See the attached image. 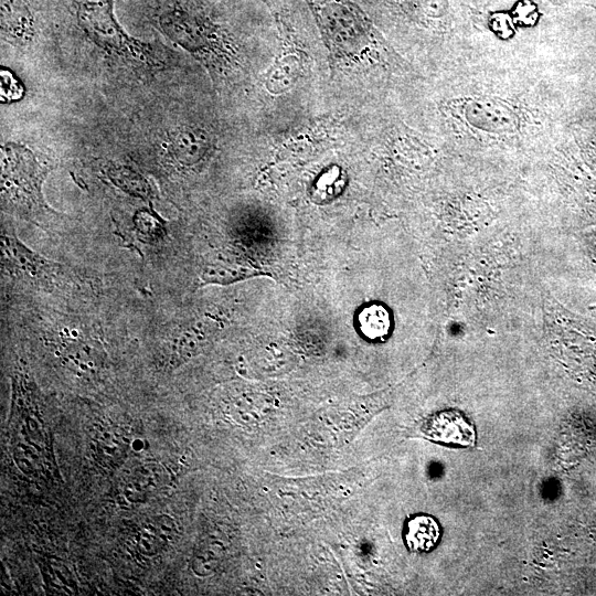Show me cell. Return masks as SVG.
<instances>
[{"label":"cell","instance_id":"cell-7","mask_svg":"<svg viewBox=\"0 0 596 596\" xmlns=\"http://www.w3.org/2000/svg\"><path fill=\"white\" fill-rule=\"evenodd\" d=\"M440 528L430 515L416 514L406 521L404 542L412 552H428L439 541Z\"/></svg>","mask_w":596,"mask_h":596},{"label":"cell","instance_id":"cell-3","mask_svg":"<svg viewBox=\"0 0 596 596\" xmlns=\"http://www.w3.org/2000/svg\"><path fill=\"white\" fill-rule=\"evenodd\" d=\"M41 0H1V38L15 46L30 44L42 28Z\"/></svg>","mask_w":596,"mask_h":596},{"label":"cell","instance_id":"cell-4","mask_svg":"<svg viewBox=\"0 0 596 596\" xmlns=\"http://www.w3.org/2000/svg\"><path fill=\"white\" fill-rule=\"evenodd\" d=\"M424 432L429 439L448 445L469 446L475 441L473 426L460 413L454 411L432 417Z\"/></svg>","mask_w":596,"mask_h":596},{"label":"cell","instance_id":"cell-1","mask_svg":"<svg viewBox=\"0 0 596 596\" xmlns=\"http://www.w3.org/2000/svg\"><path fill=\"white\" fill-rule=\"evenodd\" d=\"M58 13L94 44L137 64L156 66L155 45L130 36L115 13V0H57Z\"/></svg>","mask_w":596,"mask_h":596},{"label":"cell","instance_id":"cell-6","mask_svg":"<svg viewBox=\"0 0 596 596\" xmlns=\"http://www.w3.org/2000/svg\"><path fill=\"white\" fill-rule=\"evenodd\" d=\"M164 469L157 464H145L136 468L125 486L126 497L134 502H143L164 483Z\"/></svg>","mask_w":596,"mask_h":596},{"label":"cell","instance_id":"cell-9","mask_svg":"<svg viewBox=\"0 0 596 596\" xmlns=\"http://www.w3.org/2000/svg\"><path fill=\"white\" fill-rule=\"evenodd\" d=\"M108 177L114 184L131 195L143 200L151 196V189L147 180L129 167H111L108 170Z\"/></svg>","mask_w":596,"mask_h":596},{"label":"cell","instance_id":"cell-11","mask_svg":"<svg viewBox=\"0 0 596 596\" xmlns=\"http://www.w3.org/2000/svg\"><path fill=\"white\" fill-rule=\"evenodd\" d=\"M138 546L143 554H156L159 552L164 543L158 534H156L149 528L143 529L138 534Z\"/></svg>","mask_w":596,"mask_h":596},{"label":"cell","instance_id":"cell-13","mask_svg":"<svg viewBox=\"0 0 596 596\" xmlns=\"http://www.w3.org/2000/svg\"><path fill=\"white\" fill-rule=\"evenodd\" d=\"M99 448L102 450H105L104 453L106 455L110 453V457H118L120 455V451L125 449V441L116 434H109L100 440Z\"/></svg>","mask_w":596,"mask_h":596},{"label":"cell","instance_id":"cell-12","mask_svg":"<svg viewBox=\"0 0 596 596\" xmlns=\"http://www.w3.org/2000/svg\"><path fill=\"white\" fill-rule=\"evenodd\" d=\"M148 528L158 534L162 540H171L173 536V520L168 515H159L148 523Z\"/></svg>","mask_w":596,"mask_h":596},{"label":"cell","instance_id":"cell-8","mask_svg":"<svg viewBox=\"0 0 596 596\" xmlns=\"http://www.w3.org/2000/svg\"><path fill=\"white\" fill-rule=\"evenodd\" d=\"M3 249L12 264L29 275L39 274L45 266V262L41 256L33 253L15 237L6 235L3 237Z\"/></svg>","mask_w":596,"mask_h":596},{"label":"cell","instance_id":"cell-10","mask_svg":"<svg viewBox=\"0 0 596 596\" xmlns=\"http://www.w3.org/2000/svg\"><path fill=\"white\" fill-rule=\"evenodd\" d=\"M134 221L137 230L143 235L155 237L163 233L162 221L153 211L141 209L136 212Z\"/></svg>","mask_w":596,"mask_h":596},{"label":"cell","instance_id":"cell-5","mask_svg":"<svg viewBox=\"0 0 596 596\" xmlns=\"http://www.w3.org/2000/svg\"><path fill=\"white\" fill-rule=\"evenodd\" d=\"M211 146L207 135L198 128L180 127L172 131L167 141V149L177 163L192 166L199 162Z\"/></svg>","mask_w":596,"mask_h":596},{"label":"cell","instance_id":"cell-2","mask_svg":"<svg viewBox=\"0 0 596 596\" xmlns=\"http://www.w3.org/2000/svg\"><path fill=\"white\" fill-rule=\"evenodd\" d=\"M49 171L50 168L42 164L26 147L12 142L2 145V206L26 215L47 210L42 184Z\"/></svg>","mask_w":596,"mask_h":596}]
</instances>
